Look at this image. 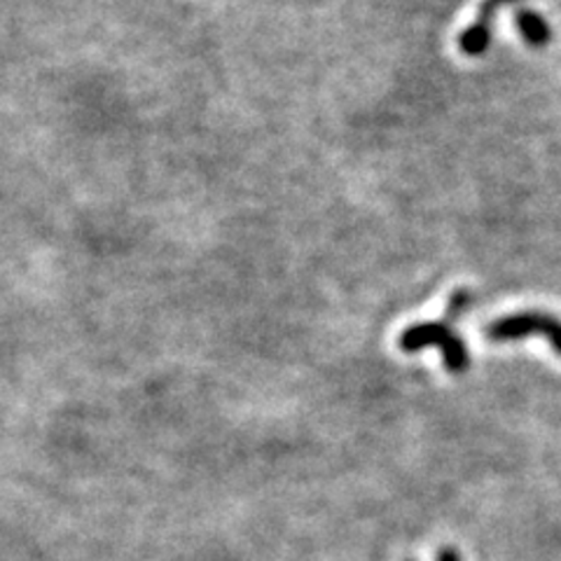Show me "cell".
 <instances>
[{"label":"cell","mask_w":561,"mask_h":561,"mask_svg":"<svg viewBox=\"0 0 561 561\" xmlns=\"http://www.w3.org/2000/svg\"><path fill=\"white\" fill-rule=\"evenodd\" d=\"M398 344L402 351H408V354H414V351H421L426 346H440L445 367L454 375H461L470 367L468 346L463 344V340L459 335H456V330L445 321L416 323L402 332Z\"/></svg>","instance_id":"cell-1"},{"label":"cell","mask_w":561,"mask_h":561,"mask_svg":"<svg viewBox=\"0 0 561 561\" xmlns=\"http://www.w3.org/2000/svg\"><path fill=\"white\" fill-rule=\"evenodd\" d=\"M484 335L491 342H517L529 335L546 337L557 354L561 356V319L552 313L542 311H524V313H511L489 323Z\"/></svg>","instance_id":"cell-2"},{"label":"cell","mask_w":561,"mask_h":561,"mask_svg":"<svg viewBox=\"0 0 561 561\" xmlns=\"http://www.w3.org/2000/svg\"><path fill=\"white\" fill-rule=\"evenodd\" d=\"M513 0H482L478 22L459 35V47L468 57H480L491 45V33H494V16L499 8Z\"/></svg>","instance_id":"cell-3"},{"label":"cell","mask_w":561,"mask_h":561,"mask_svg":"<svg viewBox=\"0 0 561 561\" xmlns=\"http://www.w3.org/2000/svg\"><path fill=\"white\" fill-rule=\"evenodd\" d=\"M515 24L522 33V38L529 43L531 47H546L552 38V28L550 24L542 20V16L534 10H522L515 16Z\"/></svg>","instance_id":"cell-4"},{"label":"cell","mask_w":561,"mask_h":561,"mask_svg":"<svg viewBox=\"0 0 561 561\" xmlns=\"http://www.w3.org/2000/svg\"><path fill=\"white\" fill-rule=\"evenodd\" d=\"M472 307V293L470 290H466V288H459V290H454L451 295H449V302H447V311H445V323H454V321H459L461 316L468 311Z\"/></svg>","instance_id":"cell-5"},{"label":"cell","mask_w":561,"mask_h":561,"mask_svg":"<svg viewBox=\"0 0 561 561\" xmlns=\"http://www.w3.org/2000/svg\"><path fill=\"white\" fill-rule=\"evenodd\" d=\"M437 561H461V557L456 550L445 548V550H440V554H437Z\"/></svg>","instance_id":"cell-6"}]
</instances>
